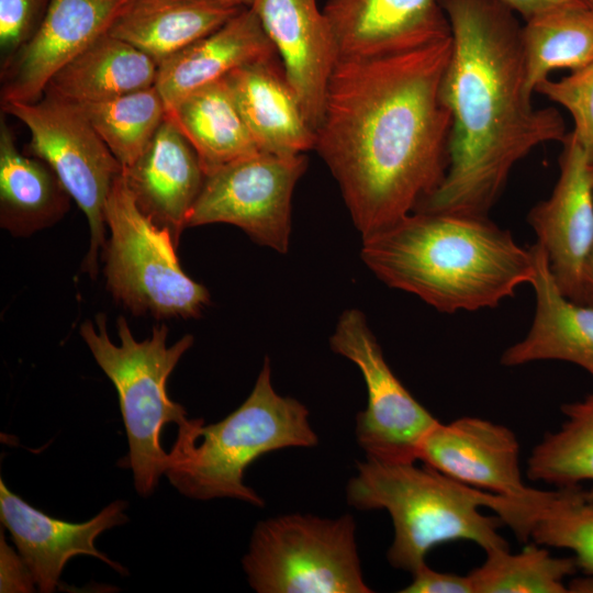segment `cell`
<instances>
[{
  "mask_svg": "<svg viewBox=\"0 0 593 593\" xmlns=\"http://www.w3.org/2000/svg\"><path fill=\"white\" fill-rule=\"evenodd\" d=\"M591 1H592V4H593V0H591Z\"/></svg>",
  "mask_w": 593,
  "mask_h": 593,
  "instance_id": "40",
  "label": "cell"
},
{
  "mask_svg": "<svg viewBox=\"0 0 593 593\" xmlns=\"http://www.w3.org/2000/svg\"><path fill=\"white\" fill-rule=\"evenodd\" d=\"M217 1H222V2L237 5L240 8H247V7H250L251 4V0H217Z\"/></svg>",
  "mask_w": 593,
  "mask_h": 593,
  "instance_id": "38",
  "label": "cell"
},
{
  "mask_svg": "<svg viewBox=\"0 0 593 593\" xmlns=\"http://www.w3.org/2000/svg\"><path fill=\"white\" fill-rule=\"evenodd\" d=\"M242 566L258 593L372 592L362 575L350 514H288L261 521Z\"/></svg>",
  "mask_w": 593,
  "mask_h": 593,
  "instance_id": "8",
  "label": "cell"
},
{
  "mask_svg": "<svg viewBox=\"0 0 593 593\" xmlns=\"http://www.w3.org/2000/svg\"><path fill=\"white\" fill-rule=\"evenodd\" d=\"M416 462V461H415ZM357 461L346 488L347 503L360 511L385 510L394 538L387 557L396 569L414 572L444 542L468 540L485 552L507 549L497 529L513 499L463 484L423 463Z\"/></svg>",
  "mask_w": 593,
  "mask_h": 593,
  "instance_id": "4",
  "label": "cell"
},
{
  "mask_svg": "<svg viewBox=\"0 0 593 593\" xmlns=\"http://www.w3.org/2000/svg\"><path fill=\"white\" fill-rule=\"evenodd\" d=\"M36 586L33 577L20 556L5 541L3 534L0 537V591L34 592Z\"/></svg>",
  "mask_w": 593,
  "mask_h": 593,
  "instance_id": "34",
  "label": "cell"
},
{
  "mask_svg": "<svg viewBox=\"0 0 593 593\" xmlns=\"http://www.w3.org/2000/svg\"><path fill=\"white\" fill-rule=\"evenodd\" d=\"M242 9L217 0H131L109 33L159 65L221 27Z\"/></svg>",
  "mask_w": 593,
  "mask_h": 593,
  "instance_id": "22",
  "label": "cell"
},
{
  "mask_svg": "<svg viewBox=\"0 0 593 593\" xmlns=\"http://www.w3.org/2000/svg\"><path fill=\"white\" fill-rule=\"evenodd\" d=\"M529 538L571 550L578 569L593 575V502L580 485L558 488L533 517Z\"/></svg>",
  "mask_w": 593,
  "mask_h": 593,
  "instance_id": "30",
  "label": "cell"
},
{
  "mask_svg": "<svg viewBox=\"0 0 593 593\" xmlns=\"http://www.w3.org/2000/svg\"><path fill=\"white\" fill-rule=\"evenodd\" d=\"M309 410L276 392L267 357L248 398L225 418L178 426L165 475L183 495L200 501L235 499L262 507L264 499L245 483L246 469L261 456L286 448H312L318 437Z\"/></svg>",
  "mask_w": 593,
  "mask_h": 593,
  "instance_id": "5",
  "label": "cell"
},
{
  "mask_svg": "<svg viewBox=\"0 0 593 593\" xmlns=\"http://www.w3.org/2000/svg\"><path fill=\"white\" fill-rule=\"evenodd\" d=\"M206 175L259 150L225 78L201 87L167 110Z\"/></svg>",
  "mask_w": 593,
  "mask_h": 593,
  "instance_id": "25",
  "label": "cell"
},
{
  "mask_svg": "<svg viewBox=\"0 0 593 593\" xmlns=\"http://www.w3.org/2000/svg\"><path fill=\"white\" fill-rule=\"evenodd\" d=\"M127 506L124 500H116L87 522L69 523L33 507L11 492L0 479L1 523L43 593L58 588L64 567L76 556L94 557L120 574L127 575L123 566L96 547V540L103 532L128 521L124 513Z\"/></svg>",
  "mask_w": 593,
  "mask_h": 593,
  "instance_id": "15",
  "label": "cell"
},
{
  "mask_svg": "<svg viewBox=\"0 0 593 593\" xmlns=\"http://www.w3.org/2000/svg\"><path fill=\"white\" fill-rule=\"evenodd\" d=\"M338 60L377 58L451 36L441 0H326Z\"/></svg>",
  "mask_w": 593,
  "mask_h": 593,
  "instance_id": "14",
  "label": "cell"
},
{
  "mask_svg": "<svg viewBox=\"0 0 593 593\" xmlns=\"http://www.w3.org/2000/svg\"><path fill=\"white\" fill-rule=\"evenodd\" d=\"M524 21L560 8H592L591 0H497Z\"/></svg>",
  "mask_w": 593,
  "mask_h": 593,
  "instance_id": "35",
  "label": "cell"
},
{
  "mask_svg": "<svg viewBox=\"0 0 593 593\" xmlns=\"http://www.w3.org/2000/svg\"><path fill=\"white\" fill-rule=\"evenodd\" d=\"M534 275L529 284L536 307L527 335L510 346L501 363L515 367L532 361L560 360L573 363L593 378V306L566 296L550 270L544 248L530 246Z\"/></svg>",
  "mask_w": 593,
  "mask_h": 593,
  "instance_id": "19",
  "label": "cell"
},
{
  "mask_svg": "<svg viewBox=\"0 0 593 593\" xmlns=\"http://www.w3.org/2000/svg\"><path fill=\"white\" fill-rule=\"evenodd\" d=\"M277 55L258 15L247 7L160 63L155 87L168 110L190 92L225 78L233 70Z\"/></svg>",
  "mask_w": 593,
  "mask_h": 593,
  "instance_id": "21",
  "label": "cell"
},
{
  "mask_svg": "<svg viewBox=\"0 0 593 593\" xmlns=\"http://www.w3.org/2000/svg\"><path fill=\"white\" fill-rule=\"evenodd\" d=\"M225 79L260 152L289 157L314 148L315 131L278 55L246 64Z\"/></svg>",
  "mask_w": 593,
  "mask_h": 593,
  "instance_id": "20",
  "label": "cell"
},
{
  "mask_svg": "<svg viewBox=\"0 0 593 593\" xmlns=\"http://www.w3.org/2000/svg\"><path fill=\"white\" fill-rule=\"evenodd\" d=\"M563 107L573 119L571 135L593 163V63L559 80L549 78L535 89Z\"/></svg>",
  "mask_w": 593,
  "mask_h": 593,
  "instance_id": "31",
  "label": "cell"
},
{
  "mask_svg": "<svg viewBox=\"0 0 593 593\" xmlns=\"http://www.w3.org/2000/svg\"><path fill=\"white\" fill-rule=\"evenodd\" d=\"M451 49L441 94L451 115L449 166L415 211L488 216L513 167L568 135L561 114L526 88L522 25L497 0H441Z\"/></svg>",
  "mask_w": 593,
  "mask_h": 593,
  "instance_id": "2",
  "label": "cell"
},
{
  "mask_svg": "<svg viewBox=\"0 0 593 593\" xmlns=\"http://www.w3.org/2000/svg\"><path fill=\"white\" fill-rule=\"evenodd\" d=\"M105 221L104 273L112 295L134 315L199 316L210 302L208 289L186 275L170 231L139 209L123 172L109 193Z\"/></svg>",
  "mask_w": 593,
  "mask_h": 593,
  "instance_id": "7",
  "label": "cell"
},
{
  "mask_svg": "<svg viewBox=\"0 0 593 593\" xmlns=\"http://www.w3.org/2000/svg\"><path fill=\"white\" fill-rule=\"evenodd\" d=\"M590 171H591V179H592V184H593V163L591 164Z\"/></svg>",
  "mask_w": 593,
  "mask_h": 593,
  "instance_id": "39",
  "label": "cell"
},
{
  "mask_svg": "<svg viewBox=\"0 0 593 593\" xmlns=\"http://www.w3.org/2000/svg\"><path fill=\"white\" fill-rule=\"evenodd\" d=\"M158 65L109 32L60 69L45 92L75 104L100 102L155 86Z\"/></svg>",
  "mask_w": 593,
  "mask_h": 593,
  "instance_id": "24",
  "label": "cell"
},
{
  "mask_svg": "<svg viewBox=\"0 0 593 593\" xmlns=\"http://www.w3.org/2000/svg\"><path fill=\"white\" fill-rule=\"evenodd\" d=\"M304 154L277 156L258 152L205 176L187 227L228 223L253 240L286 254L291 231V199L304 174Z\"/></svg>",
  "mask_w": 593,
  "mask_h": 593,
  "instance_id": "10",
  "label": "cell"
},
{
  "mask_svg": "<svg viewBox=\"0 0 593 593\" xmlns=\"http://www.w3.org/2000/svg\"><path fill=\"white\" fill-rule=\"evenodd\" d=\"M450 49L451 36L334 67L314 149L362 238L414 212L446 177L451 115L441 83Z\"/></svg>",
  "mask_w": 593,
  "mask_h": 593,
  "instance_id": "1",
  "label": "cell"
},
{
  "mask_svg": "<svg viewBox=\"0 0 593 593\" xmlns=\"http://www.w3.org/2000/svg\"><path fill=\"white\" fill-rule=\"evenodd\" d=\"M366 266L385 284L444 313L495 307L530 283V247L488 216L414 211L362 238Z\"/></svg>",
  "mask_w": 593,
  "mask_h": 593,
  "instance_id": "3",
  "label": "cell"
},
{
  "mask_svg": "<svg viewBox=\"0 0 593 593\" xmlns=\"http://www.w3.org/2000/svg\"><path fill=\"white\" fill-rule=\"evenodd\" d=\"M51 0H0L2 69L37 31Z\"/></svg>",
  "mask_w": 593,
  "mask_h": 593,
  "instance_id": "32",
  "label": "cell"
},
{
  "mask_svg": "<svg viewBox=\"0 0 593 593\" xmlns=\"http://www.w3.org/2000/svg\"><path fill=\"white\" fill-rule=\"evenodd\" d=\"M2 104L4 112L29 130V154L53 169L85 213L90 246L82 271L96 278L98 255L105 245L107 200L115 179L123 172L121 164L77 104L47 92L35 102Z\"/></svg>",
  "mask_w": 593,
  "mask_h": 593,
  "instance_id": "9",
  "label": "cell"
},
{
  "mask_svg": "<svg viewBox=\"0 0 593 593\" xmlns=\"http://www.w3.org/2000/svg\"><path fill=\"white\" fill-rule=\"evenodd\" d=\"M413 579L402 593H473L470 578L432 569L427 563L412 572Z\"/></svg>",
  "mask_w": 593,
  "mask_h": 593,
  "instance_id": "33",
  "label": "cell"
},
{
  "mask_svg": "<svg viewBox=\"0 0 593 593\" xmlns=\"http://www.w3.org/2000/svg\"><path fill=\"white\" fill-rule=\"evenodd\" d=\"M131 0H51L34 35L2 69V103L40 100L53 77L108 33Z\"/></svg>",
  "mask_w": 593,
  "mask_h": 593,
  "instance_id": "13",
  "label": "cell"
},
{
  "mask_svg": "<svg viewBox=\"0 0 593 593\" xmlns=\"http://www.w3.org/2000/svg\"><path fill=\"white\" fill-rule=\"evenodd\" d=\"M331 349L353 361L367 389L366 409L356 415V440L366 458L418 461V449L439 422L402 384L387 363L366 315L344 311L329 338Z\"/></svg>",
  "mask_w": 593,
  "mask_h": 593,
  "instance_id": "11",
  "label": "cell"
},
{
  "mask_svg": "<svg viewBox=\"0 0 593 593\" xmlns=\"http://www.w3.org/2000/svg\"><path fill=\"white\" fill-rule=\"evenodd\" d=\"M567 586L571 593H593V575L575 578Z\"/></svg>",
  "mask_w": 593,
  "mask_h": 593,
  "instance_id": "37",
  "label": "cell"
},
{
  "mask_svg": "<svg viewBox=\"0 0 593 593\" xmlns=\"http://www.w3.org/2000/svg\"><path fill=\"white\" fill-rule=\"evenodd\" d=\"M71 197L43 160L21 154L15 136L0 121V225L13 236H29L58 222Z\"/></svg>",
  "mask_w": 593,
  "mask_h": 593,
  "instance_id": "23",
  "label": "cell"
},
{
  "mask_svg": "<svg viewBox=\"0 0 593 593\" xmlns=\"http://www.w3.org/2000/svg\"><path fill=\"white\" fill-rule=\"evenodd\" d=\"M123 169L145 152L166 118L155 86L110 100L77 104Z\"/></svg>",
  "mask_w": 593,
  "mask_h": 593,
  "instance_id": "28",
  "label": "cell"
},
{
  "mask_svg": "<svg viewBox=\"0 0 593 593\" xmlns=\"http://www.w3.org/2000/svg\"><path fill=\"white\" fill-rule=\"evenodd\" d=\"M103 313L80 326V335L118 391L120 410L128 441L124 466L133 472L136 492L150 495L165 474L169 454L161 446L167 424L177 426L187 419L186 409L167 393V380L183 354L193 345L192 335H184L167 346L168 328L153 327L149 338L136 340L123 316L118 317L120 345L107 333Z\"/></svg>",
  "mask_w": 593,
  "mask_h": 593,
  "instance_id": "6",
  "label": "cell"
},
{
  "mask_svg": "<svg viewBox=\"0 0 593 593\" xmlns=\"http://www.w3.org/2000/svg\"><path fill=\"white\" fill-rule=\"evenodd\" d=\"M250 8L275 45L307 123L316 131L338 60L323 10L316 0H251Z\"/></svg>",
  "mask_w": 593,
  "mask_h": 593,
  "instance_id": "17",
  "label": "cell"
},
{
  "mask_svg": "<svg viewBox=\"0 0 593 593\" xmlns=\"http://www.w3.org/2000/svg\"><path fill=\"white\" fill-rule=\"evenodd\" d=\"M564 421L547 433L528 458L527 477L558 488L590 482L593 502V393L561 406Z\"/></svg>",
  "mask_w": 593,
  "mask_h": 593,
  "instance_id": "27",
  "label": "cell"
},
{
  "mask_svg": "<svg viewBox=\"0 0 593 593\" xmlns=\"http://www.w3.org/2000/svg\"><path fill=\"white\" fill-rule=\"evenodd\" d=\"M418 460L463 484L505 497L524 499L538 491L523 481L515 434L486 419L438 422L422 440Z\"/></svg>",
  "mask_w": 593,
  "mask_h": 593,
  "instance_id": "16",
  "label": "cell"
},
{
  "mask_svg": "<svg viewBox=\"0 0 593 593\" xmlns=\"http://www.w3.org/2000/svg\"><path fill=\"white\" fill-rule=\"evenodd\" d=\"M123 177L139 209L168 228L178 246L205 174L198 155L166 114L154 138Z\"/></svg>",
  "mask_w": 593,
  "mask_h": 593,
  "instance_id": "18",
  "label": "cell"
},
{
  "mask_svg": "<svg viewBox=\"0 0 593 593\" xmlns=\"http://www.w3.org/2000/svg\"><path fill=\"white\" fill-rule=\"evenodd\" d=\"M562 145L557 183L550 197L530 210L528 223L560 290L581 303L584 266L593 247L591 160L571 133Z\"/></svg>",
  "mask_w": 593,
  "mask_h": 593,
  "instance_id": "12",
  "label": "cell"
},
{
  "mask_svg": "<svg viewBox=\"0 0 593 593\" xmlns=\"http://www.w3.org/2000/svg\"><path fill=\"white\" fill-rule=\"evenodd\" d=\"M527 91L557 69H581L593 63V9L560 8L522 25Z\"/></svg>",
  "mask_w": 593,
  "mask_h": 593,
  "instance_id": "26",
  "label": "cell"
},
{
  "mask_svg": "<svg viewBox=\"0 0 593 593\" xmlns=\"http://www.w3.org/2000/svg\"><path fill=\"white\" fill-rule=\"evenodd\" d=\"M578 569L573 557H552L540 545L486 552L485 561L468 573L473 593H566V578Z\"/></svg>",
  "mask_w": 593,
  "mask_h": 593,
  "instance_id": "29",
  "label": "cell"
},
{
  "mask_svg": "<svg viewBox=\"0 0 593 593\" xmlns=\"http://www.w3.org/2000/svg\"><path fill=\"white\" fill-rule=\"evenodd\" d=\"M581 303L593 306V247L584 266Z\"/></svg>",
  "mask_w": 593,
  "mask_h": 593,
  "instance_id": "36",
  "label": "cell"
}]
</instances>
